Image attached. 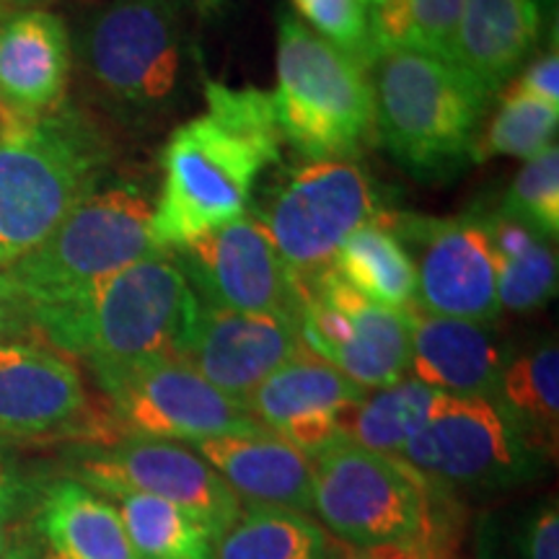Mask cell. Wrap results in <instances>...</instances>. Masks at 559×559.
<instances>
[{"instance_id": "obj_1", "label": "cell", "mask_w": 559, "mask_h": 559, "mask_svg": "<svg viewBox=\"0 0 559 559\" xmlns=\"http://www.w3.org/2000/svg\"><path fill=\"white\" fill-rule=\"evenodd\" d=\"M200 298L174 257H145L34 330L55 349L81 358L96 381L160 358H179Z\"/></svg>"}, {"instance_id": "obj_2", "label": "cell", "mask_w": 559, "mask_h": 559, "mask_svg": "<svg viewBox=\"0 0 559 559\" xmlns=\"http://www.w3.org/2000/svg\"><path fill=\"white\" fill-rule=\"evenodd\" d=\"M153 202L135 181L99 187L58 228L0 270V306L32 326L66 311L130 264L156 254Z\"/></svg>"}, {"instance_id": "obj_3", "label": "cell", "mask_w": 559, "mask_h": 559, "mask_svg": "<svg viewBox=\"0 0 559 559\" xmlns=\"http://www.w3.org/2000/svg\"><path fill=\"white\" fill-rule=\"evenodd\" d=\"M111 148L88 117L62 104L0 128V270L37 249L102 187Z\"/></svg>"}, {"instance_id": "obj_4", "label": "cell", "mask_w": 559, "mask_h": 559, "mask_svg": "<svg viewBox=\"0 0 559 559\" xmlns=\"http://www.w3.org/2000/svg\"><path fill=\"white\" fill-rule=\"evenodd\" d=\"M373 66L376 132L396 164L443 177L472 158L489 96L449 60L381 52Z\"/></svg>"}, {"instance_id": "obj_5", "label": "cell", "mask_w": 559, "mask_h": 559, "mask_svg": "<svg viewBox=\"0 0 559 559\" xmlns=\"http://www.w3.org/2000/svg\"><path fill=\"white\" fill-rule=\"evenodd\" d=\"M272 102L280 135L311 160H349L376 132V99L366 68L290 11L277 16V86Z\"/></svg>"}, {"instance_id": "obj_6", "label": "cell", "mask_w": 559, "mask_h": 559, "mask_svg": "<svg viewBox=\"0 0 559 559\" xmlns=\"http://www.w3.org/2000/svg\"><path fill=\"white\" fill-rule=\"evenodd\" d=\"M280 153L241 138L213 117L179 124L160 156L164 181L151 215L158 251H179L247 215L257 179Z\"/></svg>"}, {"instance_id": "obj_7", "label": "cell", "mask_w": 559, "mask_h": 559, "mask_svg": "<svg viewBox=\"0 0 559 559\" xmlns=\"http://www.w3.org/2000/svg\"><path fill=\"white\" fill-rule=\"evenodd\" d=\"M311 461V513L326 534L353 549L417 547L436 559V487L400 456L373 453L342 440Z\"/></svg>"}, {"instance_id": "obj_8", "label": "cell", "mask_w": 559, "mask_h": 559, "mask_svg": "<svg viewBox=\"0 0 559 559\" xmlns=\"http://www.w3.org/2000/svg\"><path fill=\"white\" fill-rule=\"evenodd\" d=\"M400 459L430 487L472 492L528 485L547 469V459L487 396L443 394Z\"/></svg>"}, {"instance_id": "obj_9", "label": "cell", "mask_w": 559, "mask_h": 559, "mask_svg": "<svg viewBox=\"0 0 559 559\" xmlns=\"http://www.w3.org/2000/svg\"><path fill=\"white\" fill-rule=\"evenodd\" d=\"M379 215L368 174L353 160H311L285 177L257 218L300 285L330 267L349 234Z\"/></svg>"}, {"instance_id": "obj_10", "label": "cell", "mask_w": 559, "mask_h": 559, "mask_svg": "<svg viewBox=\"0 0 559 559\" xmlns=\"http://www.w3.org/2000/svg\"><path fill=\"white\" fill-rule=\"evenodd\" d=\"M70 479L117 500L145 495L192 515L218 542L241 515V500L192 445L174 440L122 438L109 445H81L70 459Z\"/></svg>"}, {"instance_id": "obj_11", "label": "cell", "mask_w": 559, "mask_h": 559, "mask_svg": "<svg viewBox=\"0 0 559 559\" xmlns=\"http://www.w3.org/2000/svg\"><path fill=\"white\" fill-rule=\"evenodd\" d=\"M117 438L200 440L264 430L241 402L207 383L190 362L160 358L99 379Z\"/></svg>"}, {"instance_id": "obj_12", "label": "cell", "mask_w": 559, "mask_h": 559, "mask_svg": "<svg viewBox=\"0 0 559 559\" xmlns=\"http://www.w3.org/2000/svg\"><path fill=\"white\" fill-rule=\"evenodd\" d=\"M300 340L362 391L409 376V309L373 304L332 267L300 285Z\"/></svg>"}, {"instance_id": "obj_13", "label": "cell", "mask_w": 559, "mask_h": 559, "mask_svg": "<svg viewBox=\"0 0 559 559\" xmlns=\"http://www.w3.org/2000/svg\"><path fill=\"white\" fill-rule=\"evenodd\" d=\"M81 52L109 99L158 107L177 88L185 58L177 0H115L88 21Z\"/></svg>"}, {"instance_id": "obj_14", "label": "cell", "mask_w": 559, "mask_h": 559, "mask_svg": "<svg viewBox=\"0 0 559 559\" xmlns=\"http://www.w3.org/2000/svg\"><path fill=\"white\" fill-rule=\"evenodd\" d=\"M0 438L117 443L107 409H96L70 355L34 342H0Z\"/></svg>"}, {"instance_id": "obj_15", "label": "cell", "mask_w": 559, "mask_h": 559, "mask_svg": "<svg viewBox=\"0 0 559 559\" xmlns=\"http://www.w3.org/2000/svg\"><path fill=\"white\" fill-rule=\"evenodd\" d=\"M379 221L415 262L419 311L479 324L500 317L492 249L477 218L383 213Z\"/></svg>"}, {"instance_id": "obj_16", "label": "cell", "mask_w": 559, "mask_h": 559, "mask_svg": "<svg viewBox=\"0 0 559 559\" xmlns=\"http://www.w3.org/2000/svg\"><path fill=\"white\" fill-rule=\"evenodd\" d=\"M177 264L198 298L215 309L243 313H277L300 319L296 277L280 260L267 230L257 215L210 230L190 247L174 251Z\"/></svg>"}, {"instance_id": "obj_17", "label": "cell", "mask_w": 559, "mask_h": 559, "mask_svg": "<svg viewBox=\"0 0 559 559\" xmlns=\"http://www.w3.org/2000/svg\"><path fill=\"white\" fill-rule=\"evenodd\" d=\"M304 349L296 319L277 313L215 309L200 300V311L179 358L236 402Z\"/></svg>"}, {"instance_id": "obj_18", "label": "cell", "mask_w": 559, "mask_h": 559, "mask_svg": "<svg viewBox=\"0 0 559 559\" xmlns=\"http://www.w3.org/2000/svg\"><path fill=\"white\" fill-rule=\"evenodd\" d=\"M362 394L358 383L304 347L251 391L243 407L264 430L317 459L345 440L340 412Z\"/></svg>"}, {"instance_id": "obj_19", "label": "cell", "mask_w": 559, "mask_h": 559, "mask_svg": "<svg viewBox=\"0 0 559 559\" xmlns=\"http://www.w3.org/2000/svg\"><path fill=\"white\" fill-rule=\"evenodd\" d=\"M70 34L60 16L24 11L0 24V107L9 120H39L66 104Z\"/></svg>"}, {"instance_id": "obj_20", "label": "cell", "mask_w": 559, "mask_h": 559, "mask_svg": "<svg viewBox=\"0 0 559 559\" xmlns=\"http://www.w3.org/2000/svg\"><path fill=\"white\" fill-rule=\"evenodd\" d=\"M218 472L241 506L311 513L313 461L275 432H239L192 445Z\"/></svg>"}, {"instance_id": "obj_21", "label": "cell", "mask_w": 559, "mask_h": 559, "mask_svg": "<svg viewBox=\"0 0 559 559\" xmlns=\"http://www.w3.org/2000/svg\"><path fill=\"white\" fill-rule=\"evenodd\" d=\"M409 376L449 396L492 400L510 353L487 324L409 306Z\"/></svg>"}, {"instance_id": "obj_22", "label": "cell", "mask_w": 559, "mask_h": 559, "mask_svg": "<svg viewBox=\"0 0 559 559\" xmlns=\"http://www.w3.org/2000/svg\"><path fill=\"white\" fill-rule=\"evenodd\" d=\"M544 24V0H466L451 62L492 99L513 79Z\"/></svg>"}, {"instance_id": "obj_23", "label": "cell", "mask_w": 559, "mask_h": 559, "mask_svg": "<svg viewBox=\"0 0 559 559\" xmlns=\"http://www.w3.org/2000/svg\"><path fill=\"white\" fill-rule=\"evenodd\" d=\"M32 539L45 559H138L115 500L70 477L39 492Z\"/></svg>"}, {"instance_id": "obj_24", "label": "cell", "mask_w": 559, "mask_h": 559, "mask_svg": "<svg viewBox=\"0 0 559 559\" xmlns=\"http://www.w3.org/2000/svg\"><path fill=\"white\" fill-rule=\"evenodd\" d=\"M485 228L498 277L500 309L528 313L549 304L557 293V251L547 236L500 210L477 215Z\"/></svg>"}, {"instance_id": "obj_25", "label": "cell", "mask_w": 559, "mask_h": 559, "mask_svg": "<svg viewBox=\"0 0 559 559\" xmlns=\"http://www.w3.org/2000/svg\"><path fill=\"white\" fill-rule=\"evenodd\" d=\"M492 400L544 459H555L559 438L557 342L547 340L526 353L510 355Z\"/></svg>"}, {"instance_id": "obj_26", "label": "cell", "mask_w": 559, "mask_h": 559, "mask_svg": "<svg viewBox=\"0 0 559 559\" xmlns=\"http://www.w3.org/2000/svg\"><path fill=\"white\" fill-rule=\"evenodd\" d=\"M443 394L407 376L391 386L366 391L340 412V430L347 443L386 456H400L404 445L425 428Z\"/></svg>"}, {"instance_id": "obj_27", "label": "cell", "mask_w": 559, "mask_h": 559, "mask_svg": "<svg viewBox=\"0 0 559 559\" xmlns=\"http://www.w3.org/2000/svg\"><path fill=\"white\" fill-rule=\"evenodd\" d=\"M330 267L349 288L373 304L402 311L415 306V262L402 241L379 221V215L347 236Z\"/></svg>"}, {"instance_id": "obj_28", "label": "cell", "mask_w": 559, "mask_h": 559, "mask_svg": "<svg viewBox=\"0 0 559 559\" xmlns=\"http://www.w3.org/2000/svg\"><path fill=\"white\" fill-rule=\"evenodd\" d=\"M213 559H334V549L313 515L247 506L213 544Z\"/></svg>"}, {"instance_id": "obj_29", "label": "cell", "mask_w": 559, "mask_h": 559, "mask_svg": "<svg viewBox=\"0 0 559 559\" xmlns=\"http://www.w3.org/2000/svg\"><path fill=\"white\" fill-rule=\"evenodd\" d=\"M466 0H381L370 11V50L417 52L451 62Z\"/></svg>"}, {"instance_id": "obj_30", "label": "cell", "mask_w": 559, "mask_h": 559, "mask_svg": "<svg viewBox=\"0 0 559 559\" xmlns=\"http://www.w3.org/2000/svg\"><path fill=\"white\" fill-rule=\"evenodd\" d=\"M117 510L138 559H213L207 531L171 502L124 495Z\"/></svg>"}, {"instance_id": "obj_31", "label": "cell", "mask_w": 559, "mask_h": 559, "mask_svg": "<svg viewBox=\"0 0 559 559\" xmlns=\"http://www.w3.org/2000/svg\"><path fill=\"white\" fill-rule=\"evenodd\" d=\"M474 549L477 559H559L557 498L485 515L477 526Z\"/></svg>"}, {"instance_id": "obj_32", "label": "cell", "mask_w": 559, "mask_h": 559, "mask_svg": "<svg viewBox=\"0 0 559 559\" xmlns=\"http://www.w3.org/2000/svg\"><path fill=\"white\" fill-rule=\"evenodd\" d=\"M559 109L542 104L515 91H502L500 109L489 120L485 132L474 140L472 158L487 160L495 156H515L523 160L536 158L555 145Z\"/></svg>"}, {"instance_id": "obj_33", "label": "cell", "mask_w": 559, "mask_h": 559, "mask_svg": "<svg viewBox=\"0 0 559 559\" xmlns=\"http://www.w3.org/2000/svg\"><path fill=\"white\" fill-rule=\"evenodd\" d=\"M500 213L555 239L559 230V151L557 143L523 164L500 202Z\"/></svg>"}, {"instance_id": "obj_34", "label": "cell", "mask_w": 559, "mask_h": 559, "mask_svg": "<svg viewBox=\"0 0 559 559\" xmlns=\"http://www.w3.org/2000/svg\"><path fill=\"white\" fill-rule=\"evenodd\" d=\"M207 115L241 138L280 153L283 135L277 128V111L272 94L260 88H230L226 83H205Z\"/></svg>"}, {"instance_id": "obj_35", "label": "cell", "mask_w": 559, "mask_h": 559, "mask_svg": "<svg viewBox=\"0 0 559 559\" xmlns=\"http://www.w3.org/2000/svg\"><path fill=\"white\" fill-rule=\"evenodd\" d=\"M293 9L306 19V26L321 39L337 47L342 55L368 68L370 50V11L368 0H290Z\"/></svg>"}, {"instance_id": "obj_36", "label": "cell", "mask_w": 559, "mask_h": 559, "mask_svg": "<svg viewBox=\"0 0 559 559\" xmlns=\"http://www.w3.org/2000/svg\"><path fill=\"white\" fill-rule=\"evenodd\" d=\"M508 91L559 109V55L551 50L544 58L531 62L519 79L510 83Z\"/></svg>"}, {"instance_id": "obj_37", "label": "cell", "mask_w": 559, "mask_h": 559, "mask_svg": "<svg viewBox=\"0 0 559 559\" xmlns=\"http://www.w3.org/2000/svg\"><path fill=\"white\" fill-rule=\"evenodd\" d=\"M32 500L34 487L29 479L19 469L16 461L0 449V523L19 521L32 508Z\"/></svg>"}, {"instance_id": "obj_38", "label": "cell", "mask_w": 559, "mask_h": 559, "mask_svg": "<svg viewBox=\"0 0 559 559\" xmlns=\"http://www.w3.org/2000/svg\"><path fill=\"white\" fill-rule=\"evenodd\" d=\"M342 559H430L423 549L417 547H370V549H353Z\"/></svg>"}, {"instance_id": "obj_39", "label": "cell", "mask_w": 559, "mask_h": 559, "mask_svg": "<svg viewBox=\"0 0 559 559\" xmlns=\"http://www.w3.org/2000/svg\"><path fill=\"white\" fill-rule=\"evenodd\" d=\"M26 531L16 526V521L13 523H0V559H9V555L13 549H16V544L21 542V536H24Z\"/></svg>"}, {"instance_id": "obj_40", "label": "cell", "mask_w": 559, "mask_h": 559, "mask_svg": "<svg viewBox=\"0 0 559 559\" xmlns=\"http://www.w3.org/2000/svg\"><path fill=\"white\" fill-rule=\"evenodd\" d=\"M9 559H45V557H41V551L37 547V542L32 539V534H24L21 536V542L16 544V549L9 555Z\"/></svg>"}, {"instance_id": "obj_41", "label": "cell", "mask_w": 559, "mask_h": 559, "mask_svg": "<svg viewBox=\"0 0 559 559\" xmlns=\"http://www.w3.org/2000/svg\"><path fill=\"white\" fill-rule=\"evenodd\" d=\"M32 3H39V0H0V11L21 9V5H32Z\"/></svg>"}, {"instance_id": "obj_42", "label": "cell", "mask_w": 559, "mask_h": 559, "mask_svg": "<svg viewBox=\"0 0 559 559\" xmlns=\"http://www.w3.org/2000/svg\"><path fill=\"white\" fill-rule=\"evenodd\" d=\"M190 3H194L202 11H215L223 3V0H190Z\"/></svg>"}, {"instance_id": "obj_43", "label": "cell", "mask_w": 559, "mask_h": 559, "mask_svg": "<svg viewBox=\"0 0 559 559\" xmlns=\"http://www.w3.org/2000/svg\"><path fill=\"white\" fill-rule=\"evenodd\" d=\"M3 326H5V313H3V306H0V334H3Z\"/></svg>"}, {"instance_id": "obj_44", "label": "cell", "mask_w": 559, "mask_h": 559, "mask_svg": "<svg viewBox=\"0 0 559 559\" xmlns=\"http://www.w3.org/2000/svg\"><path fill=\"white\" fill-rule=\"evenodd\" d=\"M9 122V117H5V111H3V107H0V128H3V124Z\"/></svg>"}, {"instance_id": "obj_45", "label": "cell", "mask_w": 559, "mask_h": 559, "mask_svg": "<svg viewBox=\"0 0 559 559\" xmlns=\"http://www.w3.org/2000/svg\"><path fill=\"white\" fill-rule=\"evenodd\" d=\"M368 3H370V5H376V3H381V0H368Z\"/></svg>"}]
</instances>
